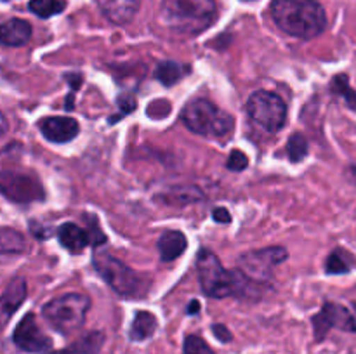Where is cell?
<instances>
[{
	"instance_id": "cell-1",
	"label": "cell",
	"mask_w": 356,
	"mask_h": 354,
	"mask_svg": "<svg viewBox=\"0 0 356 354\" xmlns=\"http://www.w3.org/2000/svg\"><path fill=\"white\" fill-rule=\"evenodd\" d=\"M271 17L284 33L312 40L323 33L327 14L316 0H271Z\"/></svg>"
},
{
	"instance_id": "cell-2",
	"label": "cell",
	"mask_w": 356,
	"mask_h": 354,
	"mask_svg": "<svg viewBox=\"0 0 356 354\" xmlns=\"http://www.w3.org/2000/svg\"><path fill=\"white\" fill-rule=\"evenodd\" d=\"M197 271L200 287L212 298L252 297V290L263 288L242 274V271H228L221 260L209 248H202L197 255Z\"/></svg>"
},
{
	"instance_id": "cell-3",
	"label": "cell",
	"mask_w": 356,
	"mask_h": 354,
	"mask_svg": "<svg viewBox=\"0 0 356 354\" xmlns=\"http://www.w3.org/2000/svg\"><path fill=\"white\" fill-rule=\"evenodd\" d=\"M163 24L179 35H200L218 17L216 0H162Z\"/></svg>"
},
{
	"instance_id": "cell-4",
	"label": "cell",
	"mask_w": 356,
	"mask_h": 354,
	"mask_svg": "<svg viewBox=\"0 0 356 354\" xmlns=\"http://www.w3.org/2000/svg\"><path fill=\"white\" fill-rule=\"evenodd\" d=\"M90 301L82 294H65L42 307V316L61 335H72L86 323Z\"/></svg>"
},
{
	"instance_id": "cell-5",
	"label": "cell",
	"mask_w": 356,
	"mask_h": 354,
	"mask_svg": "<svg viewBox=\"0 0 356 354\" xmlns=\"http://www.w3.org/2000/svg\"><path fill=\"white\" fill-rule=\"evenodd\" d=\"M181 120L198 135H219L225 137L233 132L235 120L226 111L218 110L211 101L193 99L184 106Z\"/></svg>"
},
{
	"instance_id": "cell-6",
	"label": "cell",
	"mask_w": 356,
	"mask_h": 354,
	"mask_svg": "<svg viewBox=\"0 0 356 354\" xmlns=\"http://www.w3.org/2000/svg\"><path fill=\"white\" fill-rule=\"evenodd\" d=\"M99 276L122 297H141L148 292V280L110 253H96L92 259Z\"/></svg>"
},
{
	"instance_id": "cell-7",
	"label": "cell",
	"mask_w": 356,
	"mask_h": 354,
	"mask_svg": "<svg viewBox=\"0 0 356 354\" xmlns=\"http://www.w3.org/2000/svg\"><path fill=\"white\" fill-rule=\"evenodd\" d=\"M247 113L264 130L278 132L287 120V104L278 94L259 90L247 101Z\"/></svg>"
},
{
	"instance_id": "cell-8",
	"label": "cell",
	"mask_w": 356,
	"mask_h": 354,
	"mask_svg": "<svg viewBox=\"0 0 356 354\" xmlns=\"http://www.w3.org/2000/svg\"><path fill=\"white\" fill-rule=\"evenodd\" d=\"M287 250L284 246H268V248L252 250L243 253L238 259V271L245 278L257 285L266 283L273 274V269L287 260Z\"/></svg>"
},
{
	"instance_id": "cell-9",
	"label": "cell",
	"mask_w": 356,
	"mask_h": 354,
	"mask_svg": "<svg viewBox=\"0 0 356 354\" xmlns=\"http://www.w3.org/2000/svg\"><path fill=\"white\" fill-rule=\"evenodd\" d=\"M332 328H339L343 332H356V318L348 311L344 305L336 302H327L318 314L313 316V330H315V340L322 342L325 340L327 333Z\"/></svg>"
},
{
	"instance_id": "cell-10",
	"label": "cell",
	"mask_w": 356,
	"mask_h": 354,
	"mask_svg": "<svg viewBox=\"0 0 356 354\" xmlns=\"http://www.w3.org/2000/svg\"><path fill=\"white\" fill-rule=\"evenodd\" d=\"M13 342L16 344L17 349L31 354H47L52 349L51 337L42 332L37 319H35V314H31V312H28L17 323L13 333Z\"/></svg>"
},
{
	"instance_id": "cell-11",
	"label": "cell",
	"mask_w": 356,
	"mask_h": 354,
	"mask_svg": "<svg viewBox=\"0 0 356 354\" xmlns=\"http://www.w3.org/2000/svg\"><path fill=\"white\" fill-rule=\"evenodd\" d=\"M2 193L16 203H30L44 198V187L35 177L19 172L2 174Z\"/></svg>"
},
{
	"instance_id": "cell-12",
	"label": "cell",
	"mask_w": 356,
	"mask_h": 354,
	"mask_svg": "<svg viewBox=\"0 0 356 354\" xmlns=\"http://www.w3.org/2000/svg\"><path fill=\"white\" fill-rule=\"evenodd\" d=\"M38 127L47 141L58 142V144L73 141L80 132L79 121L70 117H47L40 120Z\"/></svg>"
},
{
	"instance_id": "cell-13",
	"label": "cell",
	"mask_w": 356,
	"mask_h": 354,
	"mask_svg": "<svg viewBox=\"0 0 356 354\" xmlns=\"http://www.w3.org/2000/svg\"><path fill=\"white\" fill-rule=\"evenodd\" d=\"M141 0H97L101 12L115 24H129L139 10Z\"/></svg>"
},
{
	"instance_id": "cell-14",
	"label": "cell",
	"mask_w": 356,
	"mask_h": 354,
	"mask_svg": "<svg viewBox=\"0 0 356 354\" xmlns=\"http://www.w3.org/2000/svg\"><path fill=\"white\" fill-rule=\"evenodd\" d=\"M58 239L70 253L83 252L90 242V235L87 229L73 224V222H65L58 228Z\"/></svg>"
},
{
	"instance_id": "cell-15",
	"label": "cell",
	"mask_w": 356,
	"mask_h": 354,
	"mask_svg": "<svg viewBox=\"0 0 356 354\" xmlns=\"http://www.w3.org/2000/svg\"><path fill=\"white\" fill-rule=\"evenodd\" d=\"M0 35H2V44L9 45V47H21V45L28 44L31 37V24L24 19H14L6 21L2 24V30H0Z\"/></svg>"
},
{
	"instance_id": "cell-16",
	"label": "cell",
	"mask_w": 356,
	"mask_h": 354,
	"mask_svg": "<svg viewBox=\"0 0 356 354\" xmlns=\"http://www.w3.org/2000/svg\"><path fill=\"white\" fill-rule=\"evenodd\" d=\"M24 298H26V283H24L23 278L17 276L14 280H10V283L7 285L2 295V314L6 321L23 304Z\"/></svg>"
},
{
	"instance_id": "cell-17",
	"label": "cell",
	"mask_w": 356,
	"mask_h": 354,
	"mask_svg": "<svg viewBox=\"0 0 356 354\" xmlns=\"http://www.w3.org/2000/svg\"><path fill=\"white\" fill-rule=\"evenodd\" d=\"M188 239L181 231H165L159 239V252L163 262L177 259L181 253H184Z\"/></svg>"
},
{
	"instance_id": "cell-18",
	"label": "cell",
	"mask_w": 356,
	"mask_h": 354,
	"mask_svg": "<svg viewBox=\"0 0 356 354\" xmlns=\"http://www.w3.org/2000/svg\"><path fill=\"white\" fill-rule=\"evenodd\" d=\"M156 328H159L156 316L148 311H139L136 312L134 319H132L131 330H129V337H131V340H134V342H143V340L155 335Z\"/></svg>"
},
{
	"instance_id": "cell-19",
	"label": "cell",
	"mask_w": 356,
	"mask_h": 354,
	"mask_svg": "<svg viewBox=\"0 0 356 354\" xmlns=\"http://www.w3.org/2000/svg\"><path fill=\"white\" fill-rule=\"evenodd\" d=\"M104 344V335L101 332H90L86 337L76 340L72 346L65 349L54 351L51 354H99L101 347Z\"/></svg>"
},
{
	"instance_id": "cell-20",
	"label": "cell",
	"mask_w": 356,
	"mask_h": 354,
	"mask_svg": "<svg viewBox=\"0 0 356 354\" xmlns=\"http://www.w3.org/2000/svg\"><path fill=\"white\" fill-rule=\"evenodd\" d=\"M188 73V68L181 62L176 61H163L156 66L155 76L162 85H176L181 78Z\"/></svg>"
},
{
	"instance_id": "cell-21",
	"label": "cell",
	"mask_w": 356,
	"mask_h": 354,
	"mask_svg": "<svg viewBox=\"0 0 356 354\" xmlns=\"http://www.w3.org/2000/svg\"><path fill=\"white\" fill-rule=\"evenodd\" d=\"M28 9L38 17H47L61 14L66 9V0H30Z\"/></svg>"
},
{
	"instance_id": "cell-22",
	"label": "cell",
	"mask_w": 356,
	"mask_h": 354,
	"mask_svg": "<svg viewBox=\"0 0 356 354\" xmlns=\"http://www.w3.org/2000/svg\"><path fill=\"white\" fill-rule=\"evenodd\" d=\"M330 90H332L336 96L343 97L350 110L356 111V90L351 89L350 78H348L346 75L334 76L332 83H330Z\"/></svg>"
},
{
	"instance_id": "cell-23",
	"label": "cell",
	"mask_w": 356,
	"mask_h": 354,
	"mask_svg": "<svg viewBox=\"0 0 356 354\" xmlns=\"http://www.w3.org/2000/svg\"><path fill=\"white\" fill-rule=\"evenodd\" d=\"M0 245L3 253H14L24 250V238L19 231L10 228H3L0 233Z\"/></svg>"
},
{
	"instance_id": "cell-24",
	"label": "cell",
	"mask_w": 356,
	"mask_h": 354,
	"mask_svg": "<svg viewBox=\"0 0 356 354\" xmlns=\"http://www.w3.org/2000/svg\"><path fill=\"white\" fill-rule=\"evenodd\" d=\"M289 158L294 163H299L306 155H308V141L302 134H294L287 142Z\"/></svg>"
},
{
	"instance_id": "cell-25",
	"label": "cell",
	"mask_w": 356,
	"mask_h": 354,
	"mask_svg": "<svg viewBox=\"0 0 356 354\" xmlns=\"http://www.w3.org/2000/svg\"><path fill=\"white\" fill-rule=\"evenodd\" d=\"M183 354H216L200 335H188L183 344Z\"/></svg>"
},
{
	"instance_id": "cell-26",
	"label": "cell",
	"mask_w": 356,
	"mask_h": 354,
	"mask_svg": "<svg viewBox=\"0 0 356 354\" xmlns=\"http://www.w3.org/2000/svg\"><path fill=\"white\" fill-rule=\"evenodd\" d=\"M247 165H249V158L243 151L240 149H233L228 156V162H226V167L233 172H240V170H245Z\"/></svg>"
},
{
	"instance_id": "cell-27",
	"label": "cell",
	"mask_w": 356,
	"mask_h": 354,
	"mask_svg": "<svg viewBox=\"0 0 356 354\" xmlns=\"http://www.w3.org/2000/svg\"><path fill=\"white\" fill-rule=\"evenodd\" d=\"M325 271L329 274H341V273H348V271H350V266L344 262V259L339 255V253L334 252L330 253L329 259H327Z\"/></svg>"
},
{
	"instance_id": "cell-28",
	"label": "cell",
	"mask_w": 356,
	"mask_h": 354,
	"mask_svg": "<svg viewBox=\"0 0 356 354\" xmlns=\"http://www.w3.org/2000/svg\"><path fill=\"white\" fill-rule=\"evenodd\" d=\"M118 108H120V113L117 115V117H111L110 118V124H117L118 118H122L124 115H129L134 111L136 108V101L134 97H131L129 94H124V96L118 97Z\"/></svg>"
},
{
	"instance_id": "cell-29",
	"label": "cell",
	"mask_w": 356,
	"mask_h": 354,
	"mask_svg": "<svg viewBox=\"0 0 356 354\" xmlns=\"http://www.w3.org/2000/svg\"><path fill=\"white\" fill-rule=\"evenodd\" d=\"M212 333H214L216 339L222 344H228L233 340L232 332H229L225 325H221V323H216V325H212Z\"/></svg>"
},
{
	"instance_id": "cell-30",
	"label": "cell",
	"mask_w": 356,
	"mask_h": 354,
	"mask_svg": "<svg viewBox=\"0 0 356 354\" xmlns=\"http://www.w3.org/2000/svg\"><path fill=\"white\" fill-rule=\"evenodd\" d=\"M212 217H214L216 222H225V224L232 222V215H229V212L226 208H214Z\"/></svg>"
},
{
	"instance_id": "cell-31",
	"label": "cell",
	"mask_w": 356,
	"mask_h": 354,
	"mask_svg": "<svg viewBox=\"0 0 356 354\" xmlns=\"http://www.w3.org/2000/svg\"><path fill=\"white\" fill-rule=\"evenodd\" d=\"M200 311V302L191 301L190 305H188V314H195V312Z\"/></svg>"
},
{
	"instance_id": "cell-32",
	"label": "cell",
	"mask_w": 356,
	"mask_h": 354,
	"mask_svg": "<svg viewBox=\"0 0 356 354\" xmlns=\"http://www.w3.org/2000/svg\"><path fill=\"white\" fill-rule=\"evenodd\" d=\"M346 176L350 177V179L353 180V183H356V165H351L350 169L346 170Z\"/></svg>"
},
{
	"instance_id": "cell-33",
	"label": "cell",
	"mask_w": 356,
	"mask_h": 354,
	"mask_svg": "<svg viewBox=\"0 0 356 354\" xmlns=\"http://www.w3.org/2000/svg\"><path fill=\"white\" fill-rule=\"evenodd\" d=\"M355 307H356V304H355ZM355 318H356V316H355Z\"/></svg>"
},
{
	"instance_id": "cell-34",
	"label": "cell",
	"mask_w": 356,
	"mask_h": 354,
	"mask_svg": "<svg viewBox=\"0 0 356 354\" xmlns=\"http://www.w3.org/2000/svg\"><path fill=\"white\" fill-rule=\"evenodd\" d=\"M6 2H7V0H6Z\"/></svg>"
}]
</instances>
